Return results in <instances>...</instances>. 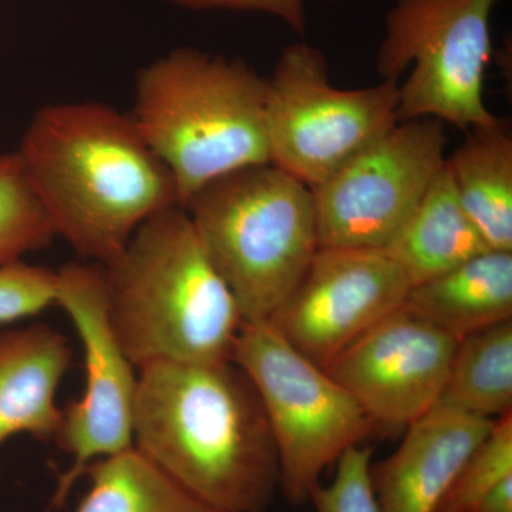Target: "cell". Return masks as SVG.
Segmentation results:
<instances>
[{"mask_svg": "<svg viewBox=\"0 0 512 512\" xmlns=\"http://www.w3.org/2000/svg\"><path fill=\"white\" fill-rule=\"evenodd\" d=\"M16 153L56 237L87 262L109 265L144 222L180 207L130 114L100 101L43 107Z\"/></svg>", "mask_w": 512, "mask_h": 512, "instance_id": "cell-1", "label": "cell"}, {"mask_svg": "<svg viewBox=\"0 0 512 512\" xmlns=\"http://www.w3.org/2000/svg\"><path fill=\"white\" fill-rule=\"evenodd\" d=\"M133 447L222 512H265L281 481L264 407L234 362L138 370Z\"/></svg>", "mask_w": 512, "mask_h": 512, "instance_id": "cell-2", "label": "cell"}, {"mask_svg": "<svg viewBox=\"0 0 512 512\" xmlns=\"http://www.w3.org/2000/svg\"><path fill=\"white\" fill-rule=\"evenodd\" d=\"M103 268L111 323L137 370L232 362L244 318L183 207L144 222Z\"/></svg>", "mask_w": 512, "mask_h": 512, "instance_id": "cell-3", "label": "cell"}, {"mask_svg": "<svg viewBox=\"0 0 512 512\" xmlns=\"http://www.w3.org/2000/svg\"><path fill=\"white\" fill-rule=\"evenodd\" d=\"M266 79L238 57L178 47L138 70L130 114L180 207L222 175L271 164Z\"/></svg>", "mask_w": 512, "mask_h": 512, "instance_id": "cell-4", "label": "cell"}, {"mask_svg": "<svg viewBox=\"0 0 512 512\" xmlns=\"http://www.w3.org/2000/svg\"><path fill=\"white\" fill-rule=\"evenodd\" d=\"M244 322L272 320L319 249L311 188L272 164L211 181L184 205Z\"/></svg>", "mask_w": 512, "mask_h": 512, "instance_id": "cell-5", "label": "cell"}, {"mask_svg": "<svg viewBox=\"0 0 512 512\" xmlns=\"http://www.w3.org/2000/svg\"><path fill=\"white\" fill-rule=\"evenodd\" d=\"M232 362L264 407L279 461V488L305 504L326 468L376 429L338 382L293 348L271 320L244 322Z\"/></svg>", "mask_w": 512, "mask_h": 512, "instance_id": "cell-6", "label": "cell"}, {"mask_svg": "<svg viewBox=\"0 0 512 512\" xmlns=\"http://www.w3.org/2000/svg\"><path fill=\"white\" fill-rule=\"evenodd\" d=\"M501 0H394L376 56L382 80L399 82V123L436 119L468 131L497 123L485 106L490 20Z\"/></svg>", "mask_w": 512, "mask_h": 512, "instance_id": "cell-7", "label": "cell"}, {"mask_svg": "<svg viewBox=\"0 0 512 512\" xmlns=\"http://www.w3.org/2000/svg\"><path fill=\"white\" fill-rule=\"evenodd\" d=\"M400 84L332 86L326 56L306 42L282 50L266 79L265 124L271 164L319 187L399 124Z\"/></svg>", "mask_w": 512, "mask_h": 512, "instance_id": "cell-8", "label": "cell"}, {"mask_svg": "<svg viewBox=\"0 0 512 512\" xmlns=\"http://www.w3.org/2000/svg\"><path fill=\"white\" fill-rule=\"evenodd\" d=\"M56 305L82 342L86 373L82 397L63 410L53 440L72 457L53 495V505L62 507L90 464L133 447L138 370L111 323L103 265L72 262L59 269Z\"/></svg>", "mask_w": 512, "mask_h": 512, "instance_id": "cell-9", "label": "cell"}, {"mask_svg": "<svg viewBox=\"0 0 512 512\" xmlns=\"http://www.w3.org/2000/svg\"><path fill=\"white\" fill-rule=\"evenodd\" d=\"M444 126L402 121L313 188L319 248L389 247L446 163Z\"/></svg>", "mask_w": 512, "mask_h": 512, "instance_id": "cell-10", "label": "cell"}, {"mask_svg": "<svg viewBox=\"0 0 512 512\" xmlns=\"http://www.w3.org/2000/svg\"><path fill=\"white\" fill-rule=\"evenodd\" d=\"M410 289L409 278L386 249L319 248L271 322L293 348L325 367L402 309Z\"/></svg>", "mask_w": 512, "mask_h": 512, "instance_id": "cell-11", "label": "cell"}, {"mask_svg": "<svg viewBox=\"0 0 512 512\" xmlns=\"http://www.w3.org/2000/svg\"><path fill=\"white\" fill-rule=\"evenodd\" d=\"M458 339L399 309L323 367L375 427L406 430L439 402Z\"/></svg>", "mask_w": 512, "mask_h": 512, "instance_id": "cell-12", "label": "cell"}, {"mask_svg": "<svg viewBox=\"0 0 512 512\" xmlns=\"http://www.w3.org/2000/svg\"><path fill=\"white\" fill-rule=\"evenodd\" d=\"M494 420L436 406L406 429L396 451L372 466L380 512H437Z\"/></svg>", "mask_w": 512, "mask_h": 512, "instance_id": "cell-13", "label": "cell"}, {"mask_svg": "<svg viewBox=\"0 0 512 512\" xmlns=\"http://www.w3.org/2000/svg\"><path fill=\"white\" fill-rule=\"evenodd\" d=\"M72 359L69 340L45 323L0 332V446L18 434L55 440L57 389Z\"/></svg>", "mask_w": 512, "mask_h": 512, "instance_id": "cell-14", "label": "cell"}, {"mask_svg": "<svg viewBox=\"0 0 512 512\" xmlns=\"http://www.w3.org/2000/svg\"><path fill=\"white\" fill-rule=\"evenodd\" d=\"M403 309L458 340L512 319V252H484L412 286Z\"/></svg>", "mask_w": 512, "mask_h": 512, "instance_id": "cell-15", "label": "cell"}, {"mask_svg": "<svg viewBox=\"0 0 512 512\" xmlns=\"http://www.w3.org/2000/svg\"><path fill=\"white\" fill-rule=\"evenodd\" d=\"M446 158L464 211L491 251L512 252V134L503 120L470 128Z\"/></svg>", "mask_w": 512, "mask_h": 512, "instance_id": "cell-16", "label": "cell"}, {"mask_svg": "<svg viewBox=\"0 0 512 512\" xmlns=\"http://www.w3.org/2000/svg\"><path fill=\"white\" fill-rule=\"evenodd\" d=\"M386 251L412 286L491 251L458 200L446 163Z\"/></svg>", "mask_w": 512, "mask_h": 512, "instance_id": "cell-17", "label": "cell"}, {"mask_svg": "<svg viewBox=\"0 0 512 512\" xmlns=\"http://www.w3.org/2000/svg\"><path fill=\"white\" fill-rule=\"evenodd\" d=\"M436 406L490 420L512 413V319L458 340Z\"/></svg>", "mask_w": 512, "mask_h": 512, "instance_id": "cell-18", "label": "cell"}, {"mask_svg": "<svg viewBox=\"0 0 512 512\" xmlns=\"http://www.w3.org/2000/svg\"><path fill=\"white\" fill-rule=\"evenodd\" d=\"M84 476L89 490L73 512H222L188 493L134 447L94 461Z\"/></svg>", "mask_w": 512, "mask_h": 512, "instance_id": "cell-19", "label": "cell"}, {"mask_svg": "<svg viewBox=\"0 0 512 512\" xmlns=\"http://www.w3.org/2000/svg\"><path fill=\"white\" fill-rule=\"evenodd\" d=\"M56 238L18 153L0 156V265L40 251Z\"/></svg>", "mask_w": 512, "mask_h": 512, "instance_id": "cell-20", "label": "cell"}, {"mask_svg": "<svg viewBox=\"0 0 512 512\" xmlns=\"http://www.w3.org/2000/svg\"><path fill=\"white\" fill-rule=\"evenodd\" d=\"M512 476V413L494 420L467 458L437 512H476L485 495Z\"/></svg>", "mask_w": 512, "mask_h": 512, "instance_id": "cell-21", "label": "cell"}, {"mask_svg": "<svg viewBox=\"0 0 512 512\" xmlns=\"http://www.w3.org/2000/svg\"><path fill=\"white\" fill-rule=\"evenodd\" d=\"M372 448L355 446L336 461L335 476L311 500L318 512H380L372 481Z\"/></svg>", "mask_w": 512, "mask_h": 512, "instance_id": "cell-22", "label": "cell"}, {"mask_svg": "<svg viewBox=\"0 0 512 512\" xmlns=\"http://www.w3.org/2000/svg\"><path fill=\"white\" fill-rule=\"evenodd\" d=\"M57 271L26 264L0 265V325L40 315L56 305Z\"/></svg>", "mask_w": 512, "mask_h": 512, "instance_id": "cell-23", "label": "cell"}, {"mask_svg": "<svg viewBox=\"0 0 512 512\" xmlns=\"http://www.w3.org/2000/svg\"><path fill=\"white\" fill-rule=\"evenodd\" d=\"M170 5L188 10H232L259 12L282 20L296 35L306 32V0H165Z\"/></svg>", "mask_w": 512, "mask_h": 512, "instance_id": "cell-24", "label": "cell"}, {"mask_svg": "<svg viewBox=\"0 0 512 512\" xmlns=\"http://www.w3.org/2000/svg\"><path fill=\"white\" fill-rule=\"evenodd\" d=\"M476 512H512V476L485 495Z\"/></svg>", "mask_w": 512, "mask_h": 512, "instance_id": "cell-25", "label": "cell"}]
</instances>
